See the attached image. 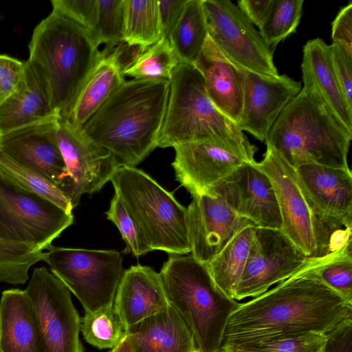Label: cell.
<instances>
[{
  "instance_id": "cell-1",
  "label": "cell",
  "mask_w": 352,
  "mask_h": 352,
  "mask_svg": "<svg viewBox=\"0 0 352 352\" xmlns=\"http://www.w3.org/2000/svg\"><path fill=\"white\" fill-rule=\"evenodd\" d=\"M349 318L352 303L305 265L269 292L239 303L229 318L221 345L307 332L327 334Z\"/></svg>"
},
{
  "instance_id": "cell-2",
  "label": "cell",
  "mask_w": 352,
  "mask_h": 352,
  "mask_svg": "<svg viewBox=\"0 0 352 352\" xmlns=\"http://www.w3.org/2000/svg\"><path fill=\"white\" fill-rule=\"evenodd\" d=\"M168 92L169 80H124L79 131L135 167L157 148Z\"/></svg>"
},
{
  "instance_id": "cell-3",
  "label": "cell",
  "mask_w": 352,
  "mask_h": 352,
  "mask_svg": "<svg viewBox=\"0 0 352 352\" xmlns=\"http://www.w3.org/2000/svg\"><path fill=\"white\" fill-rule=\"evenodd\" d=\"M28 47V60L64 121L102 51L86 29L54 11L35 27Z\"/></svg>"
},
{
  "instance_id": "cell-4",
  "label": "cell",
  "mask_w": 352,
  "mask_h": 352,
  "mask_svg": "<svg viewBox=\"0 0 352 352\" xmlns=\"http://www.w3.org/2000/svg\"><path fill=\"white\" fill-rule=\"evenodd\" d=\"M351 138L352 132L320 97L302 86L283 109L264 142L294 168L318 164L348 169Z\"/></svg>"
},
{
  "instance_id": "cell-5",
  "label": "cell",
  "mask_w": 352,
  "mask_h": 352,
  "mask_svg": "<svg viewBox=\"0 0 352 352\" xmlns=\"http://www.w3.org/2000/svg\"><path fill=\"white\" fill-rule=\"evenodd\" d=\"M160 275L169 304L190 329L199 352H219L239 303L217 286L206 263L191 254H170Z\"/></svg>"
},
{
  "instance_id": "cell-6",
  "label": "cell",
  "mask_w": 352,
  "mask_h": 352,
  "mask_svg": "<svg viewBox=\"0 0 352 352\" xmlns=\"http://www.w3.org/2000/svg\"><path fill=\"white\" fill-rule=\"evenodd\" d=\"M204 140L226 143L253 157L257 151L238 125L214 106L199 72L192 65L179 63L169 80L157 147Z\"/></svg>"
},
{
  "instance_id": "cell-7",
  "label": "cell",
  "mask_w": 352,
  "mask_h": 352,
  "mask_svg": "<svg viewBox=\"0 0 352 352\" xmlns=\"http://www.w3.org/2000/svg\"><path fill=\"white\" fill-rule=\"evenodd\" d=\"M110 182L152 251L190 252L187 208L172 192L134 166L120 165Z\"/></svg>"
},
{
  "instance_id": "cell-8",
  "label": "cell",
  "mask_w": 352,
  "mask_h": 352,
  "mask_svg": "<svg viewBox=\"0 0 352 352\" xmlns=\"http://www.w3.org/2000/svg\"><path fill=\"white\" fill-rule=\"evenodd\" d=\"M47 250L44 261L78 298L85 313L113 305L124 271L119 252L54 246Z\"/></svg>"
},
{
  "instance_id": "cell-9",
  "label": "cell",
  "mask_w": 352,
  "mask_h": 352,
  "mask_svg": "<svg viewBox=\"0 0 352 352\" xmlns=\"http://www.w3.org/2000/svg\"><path fill=\"white\" fill-rule=\"evenodd\" d=\"M74 215L0 175V239L43 251L74 223Z\"/></svg>"
},
{
  "instance_id": "cell-10",
  "label": "cell",
  "mask_w": 352,
  "mask_h": 352,
  "mask_svg": "<svg viewBox=\"0 0 352 352\" xmlns=\"http://www.w3.org/2000/svg\"><path fill=\"white\" fill-rule=\"evenodd\" d=\"M208 34L234 65L262 75H279L273 52L258 30L229 0H202Z\"/></svg>"
},
{
  "instance_id": "cell-11",
  "label": "cell",
  "mask_w": 352,
  "mask_h": 352,
  "mask_svg": "<svg viewBox=\"0 0 352 352\" xmlns=\"http://www.w3.org/2000/svg\"><path fill=\"white\" fill-rule=\"evenodd\" d=\"M32 305L46 352H85L81 318L69 289L45 267L34 268L25 289Z\"/></svg>"
},
{
  "instance_id": "cell-12",
  "label": "cell",
  "mask_w": 352,
  "mask_h": 352,
  "mask_svg": "<svg viewBox=\"0 0 352 352\" xmlns=\"http://www.w3.org/2000/svg\"><path fill=\"white\" fill-rule=\"evenodd\" d=\"M307 256L280 229L256 227L233 298L256 297L299 272Z\"/></svg>"
},
{
  "instance_id": "cell-13",
  "label": "cell",
  "mask_w": 352,
  "mask_h": 352,
  "mask_svg": "<svg viewBox=\"0 0 352 352\" xmlns=\"http://www.w3.org/2000/svg\"><path fill=\"white\" fill-rule=\"evenodd\" d=\"M56 139L67 170L63 193L74 208L83 194L99 192L120 164L111 152L90 142L67 122L58 120Z\"/></svg>"
},
{
  "instance_id": "cell-14",
  "label": "cell",
  "mask_w": 352,
  "mask_h": 352,
  "mask_svg": "<svg viewBox=\"0 0 352 352\" xmlns=\"http://www.w3.org/2000/svg\"><path fill=\"white\" fill-rule=\"evenodd\" d=\"M172 166L176 180L192 197L208 194L210 189L254 157L226 143L214 140L196 141L173 147Z\"/></svg>"
},
{
  "instance_id": "cell-15",
  "label": "cell",
  "mask_w": 352,
  "mask_h": 352,
  "mask_svg": "<svg viewBox=\"0 0 352 352\" xmlns=\"http://www.w3.org/2000/svg\"><path fill=\"white\" fill-rule=\"evenodd\" d=\"M254 162H246L217 183L208 194L222 199L234 212L257 227L281 229L272 182Z\"/></svg>"
},
{
  "instance_id": "cell-16",
  "label": "cell",
  "mask_w": 352,
  "mask_h": 352,
  "mask_svg": "<svg viewBox=\"0 0 352 352\" xmlns=\"http://www.w3.org/2000/svg\"><path fill=\"white\" fill-rule=\"evenodd\" d=\"M186 208L190 253L204 263L219 254L245 227L255 226L237 214L222 199L210 194L192 197Z\"/></svg>"
},
{
  "instance_id": "cell-17",
  "label": "cell",
  "mask_w": 352,
  "mask_h": 352,
  "mask_svg": "<svg viewBox=\"0 0 352 352\" xmlns=\"http://www.w3.org/2000/svg\"><path fill=\"white\" fill-rule=\"evenodd\" d=\"M255 165L272 182L281 216V231L309 257L315 248L311 212L294 168L270 146L263 159Z\"/></svg>"
},
{
  "instance_id": "cell-18",
  "label": "cell",
  "mask_w": 352,
  "mask_h": 352,
  "mask_svg": "<svg viewBox=\"0 0 352 352\" xmlns=\"http://www.w3.org/2000/svg\"><path fill=\"white\" fill-rule=\"evenodd\" d=\"M58 124L54 118L0 134V151L63 192L67 170L56 139Z\"/></svg>"
},
{
  "instance_id": "cell-19",
  "label": "cell",
  "mask_w": 352,
  "mask_h": 352,
  "mask_svg": "<svg viewBox=\"0 0 352 352\" xmlns=\"http://www.w3.org/2000/svg\"><path fill=\"white\" fill-rule=\"evenodd\" d=\"M243 82V107L237 123L264 142L274 121L286 104L302 89L300 82L286 74L269 76L241 69Z\"/></svg>"
},
{
  "instance_id": "cell-20",
  "label": "cell",
  "mask_w": 352,
  "mask_h": 352,
  "mask_svg": "<svg viewBox=\"0 0 352 352\" xmlns=\"http://www.w3.org/2000/svg\"><path fill=\"white\" fill-rule=\"evenodd\" d=\"M169 305L160 273L140 264L124 271L113 305L126 329Z\"/></svg>"
},
{
  "instance_id": "cell-21",
  "label": "cell",
  "mask_w": 352,
  "mask_h": 352,
  "mask_svg": "<svg viewBox=\"0 0 352 352\" xmlns=\"http://www.w3.org/2000/svg\"><path fill=\"white\" fill-rule=\"evenodd\" d=\"M294 169L309 210L331 216L352 214V174L349 168L304 164Z\"/></svg>"
},
{
  "instance_id": "cell-22",
  "label": "cell",
  "mask_w": 352,
  "mask_h": 352,
  "mask_svg": "<svg viewBox=\"0 0 352 352\" xmlns=\"http://www.w3.org/2000/svg\"><path fill=\"white\" fill-rule=\"evenodd\" d=\"M192 65L201 74L207 94L214 106L237 124L243 96L241 69L221 54L208 36Z\"/></svg>"
},
{
  "instance_id": "cell-23",
  "label": "cell",
  "mask_w": 352,
  "mask_h": 352,
  "mask_svg": "<svg viewBox=\"0 0 352 352\" xmlns=\"http://www.w3.org/2000/svg\"><path fill=\"white\" fill-rule=\"evenodd\" d=\"M301 71L303 87L315 92L339 122L352 132V109L337 80L330 45L320 38L308 41L303 47Z\"/></svg>"
},
{
  "instance_id": "cell-24",
  "label": "cell",
  "mask_w": 352,
  "mask_h": 352,
  "mask_svg": "<svg viewBox=\"0 0 352 352\" xmlns=\"http://www.w3.org/2000/svg\"><path fill=\"white\" fill-rule=\"evenodd\" d=\"M130 352H199L193 335L176 310H164L126 329Z\"/></svg>"
},
{
  "instance_id": "cell-25",
  "label": "cell",
  "mask_w": 352,
  "mask_h": 352,
  "mask_svg": "<svg viewBox=\"0 0 352 352\" xmlns=\"http://www.w3.org/2000/svg\"><path fill=\"white\" fill-rule=\"evenodd\" d=\"M0 352H46L31 301L25 290H4L0 299Z\"/></svg>"
},
{
  "instance_id": "cell-26",
  "label": "cell",
  "mask_w": 352,
  "mask_h": 352,
  "mask_svg": "<svg viewBox=\"0 0 352 352\" xmlns=\"http://www.w3.org/2000/svg\"><path fill=\"white\" fill-rule=\"evenodd\" d=\"M54 118H58L46 87L29 61H24L19 85L0 104V134Z\"/></svg>"
},
{
  "instance_id": "cell-27",
  "label": "cell",
  "mask_w": 352,
  "mask_h": 352,
  "mask_svg": "<svg viewBox=\"0 0 352 352\" xmlns=\"http://www.w3.org/2000/svg\"><path fill=\"white\" fill-rule=\"evenodd\" d=\"M125 80L120 50H102V55L82 85L65 120L80 130L111 93Z\"/></svg>"
},
{
  "instance_id": "cell-28",
  "label": "cell",
  "mask_w": 352,
  "mask_h": 352,
  "mask_svg": "<svg viewBox=\"0 0 352 352\" xmlns=\"http://www.w3.org/2000/svg\"><path fill=\"white\" fill-rule=\"evenodd\" d=\"M314 251L307 264L314 268L344 252H352V214L331 216L310 210Z\"/></svg>"
},
{
  "instance_id": "cell-29",
  "label": "cell",
  "mask_w": 352,
  "mask_h": 352,
  "mask_svg": "<svg viewBox=\"0 0 352 352\" xmlns=\"http://www.w3.org/2000/svg\"><path fill=\"white\" fill-rule=\"evenodd\" d=\"M208 36L202 0H187L168 36L179 63L193 65Z\"/></svg>"
},
{
  "instance_id": "cell-30",
  "label": "cell",
  "mask_w": 352,
  "mask_h": 352,
  "mask_svg": "<svg viewBox=\"0 0 352 352\" xmlns=\"http://www.w3.org/2000/svg\"><path fill=\"white\" fill-rule=\"evenodd\" d=\"M256 227H245L219 254L206 263L215 283L232 298L243 271Z\"/></svg>"
},
{
  "instance_id": "cell-31",
  "label": "cell",
  "mask_w": 352,
  "mask_h": 352,
  "mask_svg": "<svg viewBox=\"0 0 352 352\" xmlns=\"http://www.w3.org/2000/svg\"><path fill=\"white\" fill-rule=\"evenodd\" d=\"M124 6L122 44L143 50L163 38L157 0H124Z\"/></svg>"
},
{
  "instance_id": "cell-32",
  "label": "cell",
  "mask_w": 352,
  "mask_h": 352,
  "mask_svg": "<svg viewBox=\"0 0 352 352\" xmlns=\"http://www.w3.org/2000/svg\"><path fill=\"white\" fill-rule=\"evenodd\" d=\"M135 48L130 58L121 63L124 76L133 79L170 80L179 60L168 38H162L143 50Z\"/></svg>"
},
{
  "instance_id": "cell-33",
  "label": "cell",
  "mask_w": 352,
  "mask_h": 352,
  "mask_svg": "<svg viewBox=\"0 0 352 352\" xmlns=\"http://www.w3.org/2000/svg\"><path fill=\"white\" fill-rule=\"evenodd\" d=\"M0 175L19 188L46 199L69 212L74 209L69 199L58 188L1 151Z\"/></svg>"
},
{
  "instance_id": "cell-34",
  "label": "cell",
  "mask_w": 352,
  "mask_h": 352,
  "mask_svg": "<svg viewBox=\"0 0 352 352\" xmlns=\"http://www.w3.org/2000/svg\"><path fill=\"white\" fill-rule=\"evenodd\" d=\"M80 331L85 340L98 349L114 348L126 335V327L113 305L81 318Z\"/></svg>"
},
{
  "instance_id": "cell-35",
  "label": "cell",
  "mask_w": 352,
  "mask_h": 352,
  "mask_svg": "<svg viewBox=\"0 0 352 352\" xmlns=\"http://www.w3.org/2000/svg\"><path fill=\"white\" fill-rule=\"evenodd\" d=\"M327 333L307 332L258 342L223 344L219 352H324Z\"/></svg>"
},
{
  "instance_id": "cell-36",
  "label": "cell",
  "mask_w": 352,
  "mask_h": 352,
  "mask_svg": "<svg viewBox=\"0 0 352 352\" xmlns=\"http://www.w3.org/2000/svg\"><path fill=\"white\" fill-rule=\"evenodd\" d=\"M45 259V252L34 247L0 239V283H26L30 267Z\"/></svg>"
},
{
  "instance_id": "cell-37",
  "label": "cell",
  "mask_w": 352,
  "mask_h": 352,
  "mask_svg": "<svg viewBox=\"0 0 352 352\" xmlns=\"http://www.w3.org/2000/svg\"><path fill=\"white\" fill-rule=\"evenodd\" d=\"M303 0H274L259 32L269 47L275 46L296 32L302 14Z\"/></svg>"
},
{
  "instance_id": "cell-38",
  "label": "cell",
  "mask_w": 352,
  "mask_h": 352,
  "mask_svg": "<svg viewBox=\"0 0 352 352\" xmlns=\"http://www.w3.org/2000/svg\"><path fill=\"white\" fill-rule=\"evenodd\" d=\"M124 0H98L95 28L90 36L98 47L111 52L122 43L124 25Z\"/></svg>"
},
{
  "instance_id": "cell-39",
  "label": "cell",
  "mask_w": 352,
  "mask_h": 352,
  "mask_svg": "<svg viewBox=\"0 0 352 352\" xmlns=\"http://www.w3.org/2000/svg\"><path fill=\"white\" fill-rule=\"evenodd\" d=\"M105 214L107 219L116 226L126 244L124 253H131L136 258H139L152 251L139 227L116 193Z\"/></svg>"
},
{
  "instance_id": "cell-40",
  "label": "cell",
  "mask_w": 352,
  "mask_h": 352,
  "mask_svg": "<svg viewBox=\"0 0 352 352\" xmlns=\"http://www.w3.org/2000/svg\"><path fill=\"white\" fill-rule=\"evenodd\" d=\"M308 269L345 300L352 303V252H344Z\"/></svg>"
},
{
  "instance_id": "cell-41",
  "label": "cell",
  "mask_w": 352,
  "mask_h": 352,
  "mask_svg": "<svg viewBox=\"0 0 352 352\" xmlns=\"http://www.w3.org/2000/svg\"><path fill=\"white\" fill-rule=\"evenodd\" d=\"M52 11L73 21L86 29L89 34L97 19L98 0H52Z\"/></svg>"
},
{
  "instance_id": "cell-42",
  "label": "cell",
  "mask_w": 352,
  "mask_h": 352,
  "mask_svg": "<svg viewBox=\"0 0 352 352\" xmlns=\"http://www.w3.org/2000/svg\"><path fill=\"white\" fill-rule=\"evenodd\" d=\"M330 47L337 80L348 105L352 109V52L336 43Z\"/></svg>"
},
{
  "instance_id": "cell-43",
  "label": "cell",
  "mask_w": 352,
  "mask_h": 352,
  "mask_svg": "<svg viewBox=\"0 0 352 352\" xmlns=\"http://www.w3.org/2000/svg\"><path fill=\"white\" fill-rule=\"evenodd\" d=\"M23 70L24 62L6 54H0V104L15 90Z\"/></svg>"
},
{
  "instance_id": "cell-44",
  "label": "cell",
  "mask_w": 352,
  "mask_h": 352,
  "mask_svg": "<svg viewBox=\"0 0 352 352\" xmlns=\"http://www.w3.org/2000/svg\"><path fill=\"white\" fill-rule=\"evenodd\" d=\"M333 43L344 46L352 52V3L344 6L331 24Z\"/></svg>"
},
{
  "instance_id": "cell-45",
  "label": "cell",
  "mask_w": 352,
  "mask_h": 352,
  "mask_svg": "<svg viewBox=\"0 0 352 352\" xmlns=\"http://www.w3.org/2000/svg\"><path fill=\"white\" fill-rule=\"evenodd\" d=\"M324 352H352V318L327 333Z\"/></svg>"
},
{
  "instance_id": "cell-46",
  "label": "cell",
  "mask_w": 352,
  "mask_h": 352,
  "mask_svg": "<svg viewBox=\"0 0 352 352\" xmlns=\"http://www.w3.org/2000/svg\"><path fill=\"white\" fill-rule=\"evenodd\" d=\"M163 38H168L187 0H157Z\"/></svg>"
},
{
  "instance_id": "cell-47",
  "label": "cell",
  "mask_w": 352,
  "mask_h": 352,
  "mask_svg": "<svg viewBox=\"0 0 352 352\" xmlns=\"http://www.w3.org/2000/svg\"><path fill=\"white\" fill-rule=\"evenodd\" d=\"M274 0H239L238 8L249 21L260 29L266 21Z\"/></svg>"
},
{
  "instance_id": "cell-48",
  "label": "cell",
  "mask_w": 352,
  "mask_h": 352,
  "mask_svg": "<svg viewBox=\"0 0 352 352\" xmlns=\"http://www.w3.org/2000/svg\"><path fill=\"white\" fill-rule=\"evenodd\" d=\"M115 352H130L126 335H125L115 346Z\"/></svg>"
},
{
  "instance_id": "cell-49",
  "label": "cell",
  "mask_w": 352,
  "mask_h": 352,
  "mask_svg": "<svg viewBox=\"0 0 352 352\" xmlns=\"http://www.w3.org/2000/svg\"><path fill=\"white\" fill-rule=\"evenodd\" d=\"M107 352H115V347H114V348H113V349H110V350H109V351H107Z\"/></svg>"
}]
</instances>
